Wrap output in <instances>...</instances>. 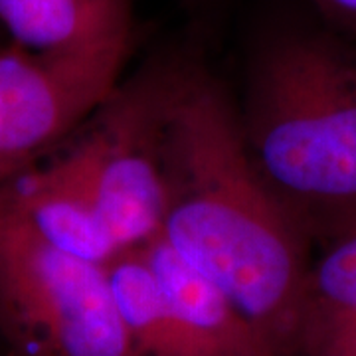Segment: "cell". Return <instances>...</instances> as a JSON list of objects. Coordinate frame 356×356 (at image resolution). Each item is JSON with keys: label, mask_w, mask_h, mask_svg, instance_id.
Masks as SVG:
<instances>
[{"label": "cell", "mask_w": 356, "mask_h": 356, "mask_svg": "<svg viewBox=\"0 0 356 356\" xmlns=\"http://www.w3.org/2000/svg\"><path fill=\"white\" fill-rule=\"evenodd\" d=\"M238 117L252 165L313 240L355 220V42L317 30L266 40Z\"/></svg>", "instance_id": "2"}, {"label": "cell", "mask_w": 356, "mask_h": 356, "mask_svg": "<svg viewBox=\"0 0 356 356\" xmlns=\"http://www.w3.org/2000/svg\"><path fill=\"white\" fill-rule=\"evenodd\" d=\"M337 34L356 40V0H311Z\"/></svg>", "instance_id": "11"}, {"label": "cell", "mask_w": 356, "mask_h": 356, "mask_svg": "<svg viewBox=\"0 0 356 356\" xmlns=\"http://www.w3.org/2000/svg\"><path fill=\"white\" fill-rule=\"evenodd\" d=\"M137 250L153 269L170 305L212 356H273L228 295L168 243L154 238Z\"/></svg>", "instance_id": "8"}, {"label": "cell", "mask_w": 356, "mask_h": 356, "mask_svg": "<svg viewBox=\"0 0 356 356\" xmlns=\"http://www.w3.org/2000/svg\"><path fill=\"white\" fill-rule=\"evenodd\" d=\"M133 26V0H0L8 42L117 74L127 62Z\"/></svg>", "instance_id": "6"}, {"label": "cell", "mask_w": 356, "mask_h": 356, "mask_svg": "<svg viewBox=\"0 0 356 356\" xmlns=\"http://www.w3.org/2000/svg\"><path fill=\"white\" fill-rule=\"evenodd\" d=\"M323 356H356V323L339 343H334Z\"/></svg>", "instance_id": "12"}, {"label": "cell", "mask_w": 356, "mask_h": 356, "mask_svg": "<svg viewBox=\"0 0 356 356\" xmlns=\"http://www.w3.org/2000/svg\"><path fill=\"white\" fill-rule=\"evenodd\" d=\"M119 74L0 42V186L70 139L113 91Z\"/></svg>", "instance_id": "5"}, {"label": "cell", "mask_w": 356, "mask_h": 356, "mask_svg": "<svg viewBox=\"0 0 356 356\" xmlns=\"http://www.w3.org/2000/svg\"><path fill=\"white\" fill-rule=\"evenodd\" d=\"M0 191L42 242L64 254L107 267L129 252L86 188L51 154Z\"/></svg>", "instance_id": "7"}, {"label": "cell", "mask_w": 356, "mask_h": 356, "mask_svg": "<svg viewBox=\"0 0 356 356\" xmlns=\"http://www.w3.org/2000/svg\"><path fill=\"white\" fill-rule=\"evenodd\" d=\"M115 303L137 356H212L166 299L140 250L107 266Z\"/></svg>", "instance_id": "9"}, {"label": "cell", "mask_w": 356, "mask_h": 356, "mask_svg": "<svg viewBox=\"0 0 356 356\" xmlns=\"http://www.w3.org/2000/svg\"><path fill=\"white\" fill-rule=\"evenodd\" d=\"M165 60L115 86L83 125L51 154L86 188L125 250L161 234Z\"/></svg>", "instance_id": "4"}, {"label": "cell", "mask_w": 356, "mask_h": 356, "mask_svg": "<svg viewBox=\"0 0 356 356\" xmlns=\"http://www.w3.org/2000/svg\"><path fill=\"white\" fill-rule=\"evenodd\" d=\"M2 356H20V355H16V353H13V350H6Z\"/></svg>", "instance_id": "13"}, {"label": "cell", "mask_w": 356, "mask_h": 356, "mask_svg": "<svg viewBox=\"0 0 356 356\" xmlns=\"http://www.w3.org/2000/svg\"><path fill=\"white\" fill-rule=\"evenodd\" d=\"M356 323V218L323 240L303 287L299 356H323Z\"/></svg>", "instance_id": "10"}, {"label": "cell", "mask_w": 356, "mask_h": 356, "mask_svg": "<svg viewBox=\"0 0 356 356\" xmlns=\"http://www.w3.org/2000/svg\"><path fill=\"white\" fill-rule=\"evenodd\" d=\"M161 238L216 283L273 356H299L313 238L252 165L236 105L198 60H165Z\"/></svg>", "instance_id": "1"}, {"label": "cell", "mask_w": 356, "mask_h": 356, "mask_svg": "<svg viewBox=\"0 0 356 356\" xmlns=\"http://www.w3.org/2000/svg\"><path fill=\"white\" fill-rule=\"evenodd\" d=\"M0 332L20 356H137L107 267L42 242L2 191Z\"/></svg>", "instance_id": "3"}]
</instances>
